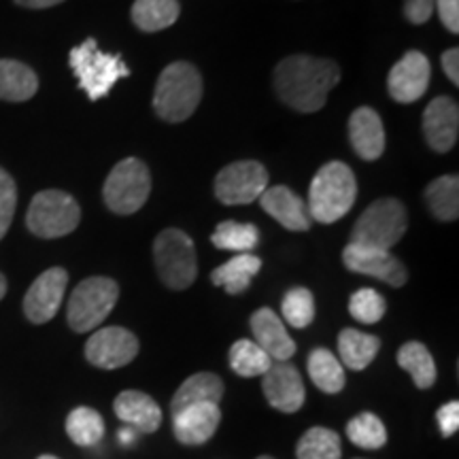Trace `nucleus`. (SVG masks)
<instances>
[{
    "mask_svg": "<svg viewBox=\"0 0 459 459\" xmlns=\"http://www.w3.org/2000/svg\"><path fill=\"white\" fill-rule=\"evenodd\" d=\"M262 389L268 404L281 412H298L307 398L300 372L290 361H273L262 377Z\"/></svg>",
    "mask_w": 459,
    "mask_h": 459,
    "instance_id": "2eb2a0df",
    "label": "nucleus"
},
{
    "mask_svg": "<svg viewBox=\"0 0 459 459\" xmlns=\"http://www.w3.org/2000/svg\"><path fill=\"white\" fill-rule=\"evenodd\" d=\"M429 77H432V68H429L428 57L417 49L406 51L389 73V94L402 105H409V102H415L426 94Z\"/></svg>",
    "mask_w": 459,
    "mask_h": 459,
    "instance_id": "ddd939ff",
    "label": "nucleus"
},
{
    "mask_svg": "<svg viewBox=\"0 0 459 459\" xmlns=\"http://www.w3.org/2000/svg\"><path fill=\"white\" fill-rule=\"evenodd\" d=\"M436 9L445 28L453 34L459 32V0H436Z\"/></svg>",
    "mask_w": 459,
    "mask_h": 459,
    "instance_id": "ea45409f",
    "label": "nucleus"
},
{
    "mask_svg": "<svg viewBox=\"0 0 459 459\" xmlns=\"http://www.w3.org/2000/svg\"><path fill=\"white\" fill-rule=\"evenodd\" d=\"M434 13V0H404V17L411 24H426Z\"/></svg>",
    "mask_w": 459,
    "mask_h": 459,
    "instance_id": "58836bf2",
    "label": "nucleus"
},
{
    "mask_svg": "<svg viewBox=\"0 0 459 459\" xmlns=\"http://www.w3.org/2000/svg\"><path fill=\"white\" fill-rule=\"evenodd\" d=\"M203 99V77L189 62H172L160 73L153 108L164 122L179 124L196 111Z\"/></svg>",
    "mask_w": 459,
    "mask_h": 459,
    "instance_id": "7ed1b4c3",
    "label": "nucleus"
},
{
    "mask_svg": "<svg viewBox=\"0 0 459 459\" xmlns=\"http://www.w3.org/2000/svg\"><path fill=\"white\" fill-rule=\"evenodd\" d=\"M341 436L328 428H311L298 440V459H341Z\"/></svg>",
    "mask_w": 459,
    "mask_h": 459,
    "instance_id": "473e14b6",
    "label": "nucleus"
},
{
    "mask_svg": "<svg viewBox=\"0 0 459 459\" xmlns=\"http://www.w3.org/2000/svg\"><path fill=\"white\" fill-rule=\"evenodd\" d=\"M436 419H438L440 434H443L445 438H451V436L459 429V402L451 400L440 406L438 412H436Z\"/></svg>",
    "mask_w": 459,
    "mask_h": 459,
    "instance_id": "4c0bfd02",
    "label": "nucleus"
},
{
    "mask_svg": "<svg viewBox=\"0 0 459 459\" xmlns=\"http://www.w3.org/2000/svg\"><path fill=\"white\" fill-rule=\"evenodd\" d=\"M423 134L428 145L438 153H446L455 147L459 134V107L449 96H438L426 107L423 113Z\"/></svg>",
    "mask_w": 459,
    "mask_h": 459,
    "instance_id": "dca6fc26",
    "label": "nucleus"
},
{
    "mask_svg": "<svg viewBox=\"0 0 459 459\" xmlns=\"http://www.w3.org/2000/svg\"><path fill=\"white\" fill-rule=\"evenodd\" d=\"M358 198V181L344 162H328L313 177L308 189V215L319 223H334L351 211Z\"/></svg>",
    "mask_w": 459,
    "mask_h": 459,
    "instance_id": "f03ea898",
    "label": "nucleus"
},
{
    "mask_svg": "<svg viewBox=\"0 0 459 459\" xmlns=\"http://www.w3.org/2000/svg\"><path fill=\"white\" fill-rule=\"evenodd\" d=\"M395 359H398L400 368H404L412 377V383L419 389H429L436 383L438 372H436L432 353L428 351V347L423 342L411 341L402 344Z\"/></svg>",
    "mask_w": 459,
    "mask_h": 459,
    "instance_id": "bb28decb",
    "label": "nucleus"
},
{
    "mask_svg": "<svg viewBox=\"0 0 459 459\" xmlns=\"http://www.w3.org/2000/svg\"><path fill=\"white\" fill-rule=\"evenodd\" d=\"M349 141L366 162H375L385 152V128L375 108L359 107L349 117Z\"/></svg>",
    "mask_w": 459,
    "mask_h": 459,
    "instance_id": "aec40b11",
    "label": "nucleus"
},
{
    "mask_svg": "<svg viewBox=\"0 0 459 459\" xmlns=\"http://www.w3.org/2000/svg\"><path fill=\"white\" fill-rule=\"evenodd\" d=\"M342 262L347 271L378 279L392 287H402L409 281L404 264L385 249L349 243L342 251Z\"/></svg>",
    "mask_w": 459,
    "mask_h": 459,
    "instance_id": "f8f14e48",
    "label": "nucleus"
},
{
    "mask_svg": "<svg viewBox=\"0 0 459 459\" xmlns=\"http://www.w3.org/2000/svg\"><path fill=\"white\" fill-rule=\"evenodd\" d=\"M37 459H60V457H54V455H41V457H37Z\"/></svg>",
    "mask_w": 459,
    "mask_h": 459,
    "instance_id": "c03bdc74",
    "label": "nucleus"
},
{
    "mask_svg": "<svg viewBox=\"0 0 459 459\" xmlns=\"http://www.w3.org/2000/svg\"><path fill=\"white\" fill-rule=\"evenodd\" d=\"M15 3L26 9H49V7H56V4L65 3V0H15Z\"/></svg>",
    "mask_w": 459,
    "mask_h": 459,
    "instance_id": "79ce46f5",
    "label": "nucleus"
},
{
    "mask_svg": "<svg viewBox=\"0 0 459 459\" xmlns=\"http://www.w3.org/2000/svg\"><path fill=\"white\" fill-rule=\"evenodd\" d=\"M308 377L324 394H338L344 387V368L341 359L328 349L319 347L308 355Z\"/></svg>",
    "mask_w": 459,
    "mask_h": 459,
    "instance_id": "c85d7f7f",
    "label": "nucleus"
},
{
    "mask_svg": "<svg viewBox=\"0 0 459 459\" xmlns=\"http://www.w3.org/2000/svg\"><path fill=\"white\" fill-rule=\"evenodd\" d=\"M251 332H254L255 342L273 361H287L296 353L294 338L287 334L283 321L273 308L264 307L251 315Z\"/></svg>",
    "mask_w": 459,
    "mask_h": 459,
    "instance_id": "412c9836",
    "label": "nucleus"
},
{
    "mask_svg": "<svg viewBox=\"0 0 459 459\" xmlns=\"http://www.w3.org/2000/svg\"><path fill=\"white\" fill-rule=\"evenodd\" d=\"M119 285L108 277H90L74 287L66 307L68 325L79 334L91 332L105 321L117 304Z\"/></svg>",
    "mask_w": 459,
    "mask_h": 459,
    "instance_id": "0eeeda50",
    "label": "nucleus"
},
{
    "mask_svg": "<svg viewBox=\"0 0 459 459\" xmlns=\"http://www.w3.org/2000/svg\"><path fill=\"white\" fill-rule=\"evenodd\" d=\"M139 338L130 330L111 325V328H102L90 336L85 344V358L96 368L117 370L128 366L139 355Z\"/></svg>",
    "mask_w": 459,
    "mask_h": 459,
    "instance_id": "9b49d317",
    "label": "nucleus"
},
{
    "mask_svg": "<svg viewBox=\"0 0 459 459\" xmlns=\"http://www.w3.org/2000/svg\"><path fill=\"white\" fill-rule=\"evenodd\" d=\"M68 65H71L74 77L79 79V88L88 94L90 100L105 99L119 79L130 74L124 57L100 51L96 39H85L82 45L73 48Z\"/></svg>",
    "mask_w": 459,
    "mask_h": 459,
    "instance_id": "20e7f679",
    "label": "nucleus"
},
{
    "mask_svg": "<svg viewBox=\"0 0 459 459\" xmlns=\"http://www.w3.org/2000/svg\"><path fill=\"white\" fill-rule=\"evenodd\" d=\"M257 200H260L262 209L266 211L273 220H277L281 226L291 230V232H307V230L311 228L308 206L291 187H266Z\"/></svg>",
    "mask_w": 459,
    "mask_h": 459,
    "instance_id": "a211bd4d",
    "label": "nucleus"
},
{
    "mask_svg": "<svg viewBox=\"0 0 459 459\" xmlns=\"http://www.w3.org/2000/svg\"><path fill=\"white\" fill-rule=\"evenodd\" d=\"M409 217L400 200L378 198L355 221L349 243L389 251L404 237Z\"/></svg>",
    "mask_w": 459,
    "mask_h": 459,
    "instance_id": "423d86ee",
    "label": "nucleus"
},
{
    "mask_svg": "<svg viewBox=\"0 0 459 459\" xmlns=\"http://www.w3.org/2000/svg\"><path fill=\"white\" fill-rule=\"evenodd\" d=\"M262 260L254 254H238L232 260L221 264L220 268H215L211 273V281L213 285L223 287L230 296H238L243 291L249 290L251 279L260 273Z\"/></svg>",
    "mask_w": 459,
    "mask_h": 459,
    "instance_id": "5701e85b",
    "label": "nucleus"
},
{
    "mask_svg": "<svg viewBox=\"0 0 459 459\" xmlns=\"http://www.w3.org/2000/svg\"><path fill=\"white\" fill-rule=\"evenodd\" d=\"M429 213L440 221H455L459 217V179L457 175H445L426 187Z\"/></svg>",
    "mask_w": 459,
    "mask_h": 459,
    "instance_id": "cd10ccee",
    "label": "nucleus"
},
{
    "mask_svg": "<svg viewBox=\"0 0 459 459\" xmlns=\"http://www.w3.org/2000/svg\"><path fill=\"white\" fill-rule=\"evenodd\" d=\"M443 71L453 85H459V49H446L443 54Z\"/></svg>",
    "mask_w": 459,
    "mask_h": 459,
    "instance_id": "a19ab883",
    "label": "nucleus"
},
{
    "mask_svg": "<svg viewBox=\"0 0 459 459\" xmlns=\"http://www.w3.org/2000/svg\"><path fill=\"white\" fill-rule=\"evenodd\" d=\"M179 0H134L132 4V22L143 32L166 30L179 20Z\"/></svg>",
    "mask_w": 459,
    "mask_h": 459,
    "instance_id": "a878e982",
    "label": "nucleus"
},
{
    "mask_svg": "<svg viewBox=\"0 0 459 459\" xmlns=\"http://www.w3.org/2000/svg\"><path fill=\"white\" fill-rule=\"evenodd\" d=\"M349 440L359 449L377 451L387 445V429L385 423L378 419L375 412H359L347 423Z\"/></svg>",
    "mask_w": 459,
    "mask_h": 459,
    "instance_id": "72a5a7b5",
    "label": "nucleus"
},
{
    "mask_svg": "<svg viewBox=\"0 0 459 459\" xmlns=\"http://www.w3.org/2000/svg\"><path fill=\"white\" fill-rule=\"evenodd\" d=\"M115 415L126 428H132L136 434H153L162 426V409L152 395L136 392V389H126L115 398L113 404Z\"/></svg>",
    "mask_w": 459,
    "mask_h": 459,
    "instance_id": "6ab92c4d",
    "label": "nucleus"
},
{
    "mask_svg": "<svg viewBox=\"0 0 459 459\" xmlns=\"http://www.w3.org/2000/svg\"><path fill=\"white\" fill-rule=\"evenodd\" d=\"M281 313L291 328H308L315 319V298L307 287H291L281 302Z\"/></svg>",
    "mask_w": 459,
    "mask_h": 459,
    "instance_id": "f704fd0d",
    "label": "nucleus"
},
{
    "mask_svg": "<svg viewBox=\"0 0 459 459\" xmlns=\"http://www.w3.org/2000/svg\"><path fill=\"white\" fill-rule=\"evenodd\" d=\"M17 206V187L13 177L7 170L0 169V238L7 234V230L13 221Z\"/></svg>",
    "mask_w": 459,
    "mask_h": 459,
    "instance_id": "e433bc0d",
    "label": "nucleus"
},
{
    "mask_svg": "<svg viewBox=\"0 0 459 459\" xmlns=\"http://www.w3.org/2000/svg\"><path fill=\"white\" fill-rule=\"evenodd\" d=\"M37 90L39 77L30 66L17 60H0V100H30Z\"/></svg>",
    "mask_w": 459,
    "mask_h": 459,
    "instance_id": "b1692460",
    "label": "nucleus"
},
{
    "mask_svg": "<svg viewBox=\"0 0 459 459\" xmlns=\"http://www.w3.org/2000/svg\"><path fill=\"white\" fill-rule=\"evenodd\" d=\"M82 209L71 194L60 189H45L32 198L26 215V226L41 238H60L77 230Z\"/></svg>",
    "mask_w": 459,
    "mask_h": 459,
    "instance_id": "6e6552de",
    "label": "nucleus"
},
{
    "mask_svg": "<svg viewBox=\"0 0 459 459\" xmlns=\"http://www.w3.org/2000/svg\"><path fill=\"white\" fill-rule=\"evenodd\" d=\"M381 349V341L372 334L347 328L338 334V353H341L342 364L349 370H364L375 361Z\"/></svg>",
    "mask_w": 459,
    "mask_h": 459,
    "instance_id": "393cba45",
    "label": "nucleus"
},
{
    "mask_svg": "<svg viewBox=\"0 0 459 459\" xmlns=\"http://www.w3.org/2000/svg\"><path fill=\"white\" fill-rule=\"evenodd\" d=\"M387 311V302L378 291L370 290V287H361L355 294L349 298V313L359 324H377L383 319Z\"/></svg>",
    "mask_w": 459,
    "mask_h": 459,
    "instance_id": "c9c22d12",
    "label": "nucleus"
},
{
    "mask_svg": "<svg viewBox=\"0 0 459 459\" xmlns=\"http://www.w3.org/2000/svg\"><path fill=\"white\" fill-rule=\"evenodd\" d=\"M152 192V175L141 160L126 158L108 172L102 196L113 213L132 215L147 203Z\"/></svg>",
    "mask_w": 459,
    "mask_h": 459,
    "instance_id": "1a4fd4ad",
    "label": "nucleus"
},
{
    "mask_svg": "<svg viewBox=\"0 0 459 459\" xmlns=\"http://www.w3.org/2000/svg\"><path fill=\"white\" fill-rule=\"evenodd\" d=\"M268 187V170L255 160H240L220 170L215 179V196L228 206L251 204Z\"/></svg>",
    "mask_w": 459,
    "mask_h": 459,
    "instance_id": "9d476101",
    "label": "nucleus"
},
{
    "mask_svg": "<svg viewBox=\"0 0 459 459\" xmlns=\"http://www.w3.org/2000/svg\"><path fill=\"white\" fill-rule=\"evenodd\" d=\"M68 285L65 268H49L30 285L24 298V313L32 324H48L60 311Z\"/></svg>",
    "mask_w": 459,
    "mask_h": 459,
    "instance_id": "4468645a",
    "label": "nucleus"
},
{
    "mask_svg": "<svg viewBox=\"0 0 459 459\" xmlns=\"http://www.w3.org/2000/svg\"><path fill=\"white\" fill-rule=\"evenodd\" d=\"M153 260H156L158 277L170 290L183 291L196 281V245L183 230L169 228L158 234L153 243Z\"/></svg>",
    "mask_w": 459,
    "mask_h": 459,
    "instance_id": "39448f33",
    "label": "nucleus"
},
{
    "mask_svg": "<svg viewBox=\"0 0 459 459\" xmlns=\"http://www.w3.org/2000/svg\"><path fill=\"white\" fill-rule=\"evenodd\" d=\"M338 82L341 68L325 57L290 56L274 68V90L279 99L298 113L319 111Z\"/></svg>",
    "mask_w": 459,
    "mask_h": 459,
    "instance_id": "f257e3e1",
    "label": "nucleus"
},
{
    "mask_svg": "<svg viewBox=\"0 0 459 459\" xmlns=\"http://www.w3.org/2000/svg\"><path fill=\"white\" fill-rule=\"evenodd\" d=\"M66 434L74 445L94 446L105 436V419L90 406H77L66 417Z\"/></svg>",
    "mask_w": 459,
    "mask_h": 459,
    "instance_id": "7c9ffc66",
    "label": "nucleus"
},
{
    "mask_svg": "<svg viewBox=\"0 0 459 459\" xmlns=\"http://www.w3.org/2000/svg\"><path fill=\"white\" fill-rule=\"evenodd\" d=\"M4 294H7V279H4V274L0 273V300H3Z\"/></svg>",
    "mask_w": 459,
    "mask_h": 459,
    "instance_id": "37998d69",
    "label": "nucleus"
},
{
    "mask_svg": "<svg viewBox=\"0 0 459 459\" xmlns=\"http://www.w3.org/2000/svg\"><path fill=\"white\" fill-rule=\"evenodd\" d=\"M217 249L237 251V254H251L260 245V230L254 223L221 221L211 237Z\"/></svg>",
    "mask_w": 459,
    "mask_h": 459,
    "instance_id": "2f4dec72",
    "label": "nucleus"
},
{
    "mask_svg": "<svg viewBox=\"0 0 459 459\" xmlns=\"http://www.w3.org/2000/svg\"><path fill=\"white\" fill-rule=\"evenodd\" d=\"M223 389H226L223 381L213 372H196L172 395L170 412L177 415V412L187 409V406L203 404V402L220 404V400L223 398Z\"/></svg>",
    "mask_w": 459,
    "mask_h": 459,
    "instance_id": "4be33fe9",
    "label": "nucleus"
},
{
    "mask_svg": "<svg viewBox=\"0 0 459 459\" xmlns=\"http://www.w3.org/2000/svg\"><path fill=\"white\" fill-rule=\"evenodd\" d=\"M221 423V411L217 404L203 402V404L187 406L172 415V429L181 445L198 446L211 440Z\"/></svg>",
    "mask_w": 459,
    "mask_h": 459,
    "instance_id": "f3484780",
    "label": "nucleus"
},
{
    "mask_svg": "<svg viewBox=\"0 0 459 459\" xmlns=\"http://www.w3.org/2000/svg\"><path fill=\"white\" fill-rule=\"evenodd\" d=\"M257 459H274V457H271V455H262V457H257Z\"/></svg>",
    "mask_w": 459,
    "mask_h": 459,
    "instance_id": "a18cd8bd",
    "label": "nucleus"
},
{
    "mask_svg": "<svg viewBox=\"0 0 459 459\" xmlns=\"http://www.w3.org/2000/svg\"><path fill=\"white\" fill-rule=\"evenodd\" d=\"M230 368L237 372L238 377L254 378V377H264L268 368L273 366V359L268 358L266 351L257 344L255 341H249V338H243V341H237L230 347L228 353Z\"/></svg>",
    "mask_w": 459,
    "mask_h": 459,
    "instance_id": "c756f323",
    "label": "nucleus"
}]
</instances>
